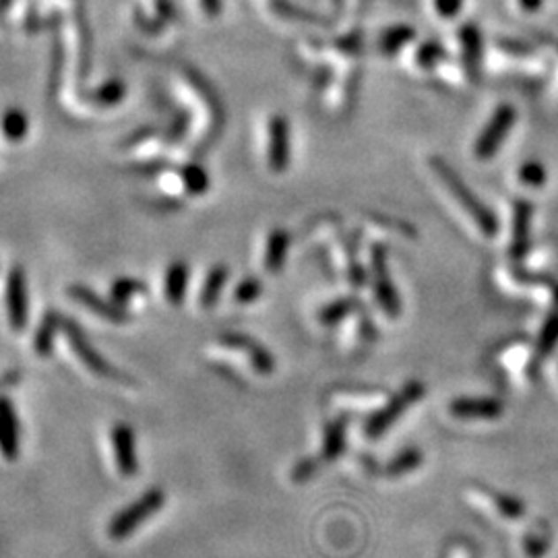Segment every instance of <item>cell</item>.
<instances>
[{
    "label": "cell",
    "instance_id": "obj_1",
    "mask_svg": "<svg viewBox=\"0 0 558 558\" xmlns=\"http://www.w3.org/2000/svg\"><path fill=\"white\" fill-rule=\"evenodd\" d=\"M431 168L434 174L440 178V182L445 184L447 191H449L453 197L459 201V205L470 213V218L474 219V224L478 225V228H480L486 236H494L496 230H499L496 216L493 213V210H488V207L478 199V195L463 182V178L459 176L443 157H431Z\"/></svg>",
    "mask_w": 558,
    "mask_h": 558
},
{
    "label": "cell",
    "instance_id": "obj_2",
    "mask_svg": "<svg viewBox=\"0 0 558 558\" xmlns=\"http://www.w3.org/2000/svg\"><path fill=\"white\" fill-rule=\"evenodd\" d=\"M164 502H165V494L162 488L147 490V493L141 494L137 501H133L131 505L114 515L108 525L110 538L116 539V542H118V539L131 538L147 519H151L153 515L164 507Z\"/></svg>",
    "mask_w": 558,
    "mask_h": 558
},
{
    "label": "cell",
    "instance_id": "obj_3",
    "mask_svg": "<svg viewBox=\"0 0 558 558\" xmlns=\"http://www.w3.org/2000/svg\"><path fill=\"white\" fill-rule=\"evenodd\" d=\"M426 394V385L422 381H409L406 387H403L395 397H391V401L383 409L372 416L371 420L366 422L364 434L368 439H378L381 434L389 431L391 426L395 424L397 420L401 418L403 414L408 412L409 408L414 406L416 401H420Z\"/></svg>",
    "mask_w": 558,
    "mask_h": 558
},
{
    "label": "cell",
    "instance_id": "obj_4",
    "mask_svg": "<svg viewBox=\"0 0 558 558\" xmlns=\"http://www.w3.org/2000/svg\"><path fill=\"white\" fill-rule=\"evenodd\" d=\"M63 331L66 335V341H69V346L73 348V352L77 354V358L81 360L83 364L88 366L91 372H94V375L103 377V378H112V381L133 385L131 377H126L125 372H120L118 368L110 364V362L103 358L102 354H97V349L91 346V341L88 340V337H85L83 329L79 327L75 321H66V318H63Z\"/></svg>",
    "mask_w": 558,
    "mask_h": 558
},
{
    "label": "cell",
    "instance_id": "obj_5",
    "mask_svg": "<svg viewBox=\"0 0 558 558\" xmlns=\"http://www.w3.org/2000/svg\"><path fill=\"white\" fill-rule=\"evenodd\" d=\"M515 120H517V112L511 103H502L494 110L493 118L488 120V125L484 126V131L478 137L474 145V153L478 159L486 162V159H493L499 151V147L505 143L508 131H511Z\"/></svg>",
    "mask_w": 558,
    "mask_h": 558
},
{
    "label": "cell",
    "instance_id": "obj_6",
    "mask_svg": "<svg viewBox=\"0 0 558 558\" xmlns=\"http://www.w3.org/2000/svg\"><path fill=\"white\" fill-rule=\"evenodd\" d=\"M371 267H372V284H375V296L381 304V309L387 312L391 318H397L401 315V298L397 294L394 279L389 275L387 265V248L381 244L372 247L371 253Z\"/></svg>",
    "mask_w": 558,
    "mask_h": 558
},
{
    "label": "cell",
    "instance_id": "obj_7",
    "mask_svg": "<svg viewBox=\"0 0 558 558\" xmlns=\"http://www.w3.org/2000/svg\"><path fill=\"white\" fill-rule=\"evenodd\" d=\"M292 157V133H290V122L286 116H273L269 120V147H267V162L271 165L273 172L287 170Z\"/></svg>",
    "mask_w": 558,
    "mask_h": 558
},
{
    "label": "cell",
    "instance_id": "obj_8",
    "mask_svg": "<svg viewBox=\"0 0 558 558\" xmlns=\"http://www.w3.org/2000/svg\"><path fill=\"white\" fill-rule=\"evenodd\" d=\"M7 310L9 323L15 331H23L27 325L29 315V296H27V278L21 267H15L7 278Z\"/></svg>",
    "mask_w": 558,
    "mask_h": 558
},
{
    "label": "cell",
    "instance_id": "obj_9",
    "mask_svg": "<svg viewBox=\"0 0 558 558\" xmlns=\"http://www.w3.org/2000/svg\"><path fill=\"white\" fill-rule=\"evenodd\" d=\"M112 449L116 468L125 478H133L139 474V457L137 443H134V431L125 422H118L112 428Z\"/></svg>",
    "mask_w": 558,
    "mask_h": 558
},
{
    "label": "cell",
    "instance_id": "obj_10",
    "mask_svg": "<svg viewBox=\"0 0 558 558\" xmlns=\"http://www.w3.org/2000/svg\"><path fill=\"white\" fill-rule=\"evenodd\" d=\"M21 453V424L9 397H0V455L15 462Z\"/></svg>",
    "mask_w": 558,
    "mask_h": 558
},
{
    "label": "cell",
    "instance_id": "obj_11",
    "mask_svg": "<svg viewBox=\"0 0 558 558\" xmlns=\"http://www.w3.org/2000/svg\"><path fill=\"white\" fill-rule=\"evenodd\" d=\"M449 412L459 420H496L505 412V403L494 397H459Z\"/></svg>",
    "mask_w": 558,
    "mask_h": 558
},
{
    "label": "cell",
    "instance_id": "obj_12",
    "mask_svg": "<svg viewBox=\"0 0 558 558\" xmlns=\"http://www.w3.org/2000/svg\"><path fill=\"white\" fill-rule=\"evenodd\" d=\"M219 343L225 348L241 349V352L247 354L250 364H253V368L259 372V375H271L273 372V368H275L273 355L269 354L259 341H255L253 337H248L244 333H224L222 337H219Z\"/></svg>",
    "mask_w": 558,
    "mask_h": 558
},
{
    "label": "cell",
    "instance_id": "obj_13",
    "mask_svg": "<svg viewBox=\"0 0 558 558\" xmlns=\"http://www.w3.org/2000/svg\"><path fill=\"white\" fill-rule=\"evenodd\" d=\"M533 219V205L527 199L515 201L513 205V241H511V256L513 259H524L530 250V230Z\"/></svg>",
    "mask_w": 558,
    "mask_h": 558
},
{
    "label": "cell",
    "instance_id": "obj_14",
    "mask_svg": "<svg viewBox=\"0 0 558 558\" xmlns=\"http://www.w3.org/2000/svg\"><path fill=\"white\" fill-rule=\"evenodd\" d=\"M69 296L75 298L79 304L88 306L89 310H94L96 315L103 317V318H106V321H112V323H128V321H131V315H128V312L122 309L120 304L106 302V300H102L96 292H91L89 287L71 286L69 287Z\"/></svg>",
    "mask_w": 558,
    "mask_h": 558
},
{
    "label": "cell",
    "instance_id": "obj_15",
    "mask_svg": "<svg viewBox=\"0 0 558 558\" xmlns=\"http://www.w3.org/2000/svg\"><path fill=\"white\" fill-rule=\"evenodd\" d=\"M188 278H191V271H188V265L184 261L170 263L168 269H165L164 292H165V298L170 300V304H174V306L182 304L184 296H187Z\"/></svg>",
    "mask_w": 558,
    "mask_h": 558
},
{
    "label": "cell",
    "instance_id": "obj_16",
    "mask_svg": "<svg viewBox=\"0 0 558 558\" xmlns=\"http://www.w3.org/2000/svg\"><path fill=\"white\" fill-rule=\"evenodd\" d=\"M471 502L482 507H494L505 519H521L525 515V505L519 499H515V496L486 494L482 490H471Z\"/></svg>",
    "mask_w": 558,
    "mask_h": 558
},
{
    "label": "cell",
    "instance_id": "obj_17",
    "mask_svg": "<svg viewBox=\"0 0 558 558\" xmlns=\"http://www.w3.org/2000/svg\"><path fill=\"white\" fill-rule=\"evenodd\" d=\"M292 236L290 232L286 230H273L267 238V248H265V269L267 273L278 275L281 273V269L286 265L287 259V250H290Z\"/></svg>",
    "mask_w": 558,
    "mask_h": 558
},
{
    "label": "cell",
    "instance_id": "obj_18",
    "mask_svg": "<svg viewBox=\"0 0 558 558\" xmlns=\"http://www.w3.org/2000/svg\"><path fill=\"white\" fill-rule=\"evenodd\" d=\"M459 42H462V50H463V60L465 66H468V73L471 77H478V71H480V60H482V34L476 26L462 27L459 32Z\"/></svg>",
    "mask_w": 558,
    "mask_h": 558
},
{
    "label": "cell",
    "instance_id": "obj_19",
    "mask_svg": "<svg viewBox=\"0 0 558 558\" xmlns=\"http://www.w3.org/2000/svg\"><path fill=\"white\" fill-rule=\"evenodd\" d=\"M58 329H63V317H60L57 310H50L44 317V321H42L38 331H35V337H34L35 354L42 355V358H48V355L52 354L54 340H57Z\"/></svg>",
    "mask_w": 558,
    "mask_h": 558
},
{
    "label": "cell",
    "instance_id": "obj_20",
    "mask_svg": "<svg viewBox=\"0 0 558 558\" xmlns=\"http://www.w3.org/2000/svg\"><path fill=\"white\" fill-rule=\"evenodd\" d=\"M230 278V269L225 265H216L207 273V278L203 281V287H201L199 294V304L203 309H213L218 304L219 296H222L225 281Z\"/></svg>",
    "mask_w": 558,
    "mask_h": 558
},
{
    "label": "cell",
    "instance_id": "obj_21",
    "mask_svg": "<svg viewBox=\"0 0 558 558\" xmlns=\"http://www.w3.org/2000/svg\"><path fill=\"white\" fill-rule=\"evenodd\" d=\"M0 133L11 143H19L29 133V118L21 108H9L0 114Z\"/></svg>",
    "mask_w": 558,
    "mask_h": 558
},
{
    "label": "cell",
    "instance_id": "obj_22",
    "mask_svg": "<svg viewBox=\"0 0 558 558\" xmlns=\"http://www.w3.org/2000/svg\"><path fill=\"white\" fill-rule=\"evenodd\" d=\"M343 447H346V418L331 422L325 431L323 439V449H321V463L325 462H335L341 455Z\"/></svg>",
    "mask_w": 558,
    "mask_h": 558
},
{
    "label": "cell",
    "instance_id": "obj_23",
    "mask_svg": "<svg viewBox=\"0 0 558 558\" xmlns=\"http://www.w3.org/2000/svg\"><path fill=\"white\" fill-rule=\"evenodd\" d=\"M414 38H416L414 27L395 26L381 35V40H378V48H381V52L387 54V57H395V54L400 52L401 48H406Z\"/></svg>",
    "mask_w": 558,
    "mask_h": 558
},
{
    "label": "cell",
    "instance_id": "obj_24",
    "mask_svg": "<svg viewBox=\"0 0 558 558\" xmlns=\"http://www.w3.org/2000/svg\"><path fill=\"white\" fill-rule=\"evenodd\" d=\"M422 459H424V455H422L420 449H406L403 453H400L397 457L391 459L387 465H385L383 474L389 476V478L406 476V474H409V471L420 468Z\"/></svg>",
    "mask_w": 558,
    "mask_h": 558
},
{
    "label": "cell",
    "instance_id": "obj_25",
    "mask_svg": "<svg viewBox=\"0 0 558 558\" xmlns=\"http://www.w3.org/2000/svg\"><path fill=\"white\" fill-rule=\"evenodd\" d=\"M178 174L182 178L184 188L191 195H205L207 188H210V176H207V172L201 168V165H182V168L178 170Z\"/></svg>",
    "mask_w": 558,
    "mask_h": 558
},
{
    "label": "cell",
    "instance_id": "obj_26",
    "mask_svg": "<svg viewBox=\"0 0 558 558\" xmlns=\"http://www.w3.org/2000/svg\"><path fill=\"white\" fill-rule=\"evenodd\" d=\"M355 309H358V300L355 298L335 300V302L327 304L321 312H318V321H321L323 325H337V323H341L348 315H352Z\"/></svg>",
    "mask_w": 558,
    "mask_h": 558
},
{
    "label": "cell",
    "instance_id": "obj_27",
    "mask_svg": "<svg viewBox=\"0 0 558 558\" xmlns=\"http://www.w3.org/2000/svg\"><path fill=\"white\" fill-rule=\"evenodd\" d=\"M556 346H558V310H554L548 318H546L544 327H542V331H539L538 354L548 355V354L554 352Z\"/></svg>",
    "mask_w": 558,
    "mask_h": 558
},
{
    "label": "cell",
    "instance_id": "obj_28",
    "mask_svg": "<svg viewBox=\"0 0 558 558\" xmlns=\"http://www.w3.org/2000/svg\"><path fill=\"white\" fill-rule=\"evenodd\" d=\"M125 94H126L125 83H122L120 79H112V81L103 83L102 88H97L94 94H91V100H94L96 103H100V106H116V103L125 97Z\"/></svg>",
    "mask_w": 558,
    "mask_h": 558
},
{
    "label": "cell",
    "instance_id": "obj_29",
    "mask_svg": "<svg viewBox=\"0 0 558 558\" xmlns=\"http://www.w3.org/2000/svg\"><path fill=\"white\" fill-rule=\"evenodd\" d=\"M147 287L143 281L133 279V278H120L112 284V300L116 304H125L128 298L134 296V294H145Z\"/></svg>",
    "mask_w": 558,
    "mask_h": 558
},
{
    "label": "cell",
    "instance_id": "obj_30",
    "mask_svg": "<svg viewBox=\"0 0 558 558\" xmlns=\"http://www.w3.org/2000/svg\"><path fill=\"white\" fill-rule=\"evenodd\" d=\"M271 9L278 15L286 17V19H300V21H304V23H315V26H325L323 19H318V17L309 13V11H302V9L294 7V4L287 3V0H273Z\"/></svg>",
    "mask_w": 558,
    "mask_h": 558
},
{
    "label": "cell",
    "instance_id": "obj_31",
    "mask_svg": "<svg viewBox=\"0 0 558 558\" xmlns=\"http://www.w3.org/2000/svg\"><path fill=\"white\" fill-rule=\"evenodd\" d=\"M263 281L259 278H244L234 290V300L241 304H253L261 298Z\"/></svg>",
    "mask_w": 558,
    "mask_h": 558
},
{
    "label": "cell",
    "instance_id": "obj_32",
    "mask_svg": "<svg viewBox=\"0 0 558 558\" xmlns=\"http://www.w3.org/2000/svg\"><path fill=\"white\" fill-rule=\"evenodd\" d=\"M519 178H521V182L527 184V187L539 188L548 176H546V168L542 164L536 162V159H530V162H525L519 168Z\"/></svg>",
    "mask_w": 558,
    "mask_h": 558
},
{
    "label": "cell",
    "instance_id": "obj_33",
    "mask_svg": "<svg viewBox=\"0 0 558 558\" xmlns=\"http://www.w3.org/2000/svg\"><path fill=\"white\" fill-rule=\"evenodd\" d=\"M445 58L443 46L437 44V42H426V44L420 46L418 54H416V63L424 69H432L434 65H439L440 60Z\"/></svg>",
    "mask_w": 558,
    "mask_h": 558
},
{
    "label": "cell",
    "instance_id": "obj_34",
    "mask_svg": "<svg viewBox=\"0 0 558 558\" xmlns=\"http://www.w3.org/2000/svg\"><path fill=\"white\" fill-rule=\"evenodd\" d=\"M524 546H525L527 556H531V558L544 556L546 548H548V530L544 527L542 531H530L527 533Z\"/></svg>",
    "mask_w": 558,
    "mask_h": 558
},
{
    "label": "cell",
    "instance_id": "obj_35",
    "mask_svg": "<svg viewBox=\"0 0 558 558\" xmlns=\"http://www.w3.org/2000/svg\"><path fill=\"white\" fill-rule=\"evenodd\" d=\"M318 468H321V459H318V457L302 459V462H298L296 465H294L292 480L294 482H306V480H309V478H312V476L317 474Z\"/></svg>",
    "mask_w": 558,
    "mask_h": 558
},
{
    "label": "cell",
    "instance_id": "obj_36",
    "mask_svg": "<svg viewBox=\"0 0 558 558\" xmlns=\"http://www.w3.org/2000/svg\"><path fill=\"white\" fill-rule=\"evenodd\" d=\"M440 17H455L463 7V0H434Z\"/></svg>",
    "mask_w": 558,
    "mask_h": 558
},
{
    "label": "cell",
    "instance_id": "obj_37",
    "mask_svg": "<svg viewBox=\"0 0 558 558\" xmlns=\"http://www.w3.org/2000/svg\"><path fill=\"white\" fill-rule=\"evenodd\" d=\"M207 17H219L224 11V0H199Z\"/></svg>",
    "mask_w": 558,
    "mask_h": 558
},
{
    "label": "cell",
    "instance_id": "obj_38",
    "mask_svg": "<svg viewBox=\"0 0 558 558\" xmlns=\"http://www.w3.org/2000/svg\"><path fill=\"white\" fill-rule=\"evenodd\" d=\"M544 0H519L521 9L527 11V13H536V11H539V7H542Z\"/></svg>",
    "mask_w": 558,
    "mask_h": 558
},
{
    "label": "cell",
    "instance_id": "obj_39",
    "mask_svg": "<svg viewBox=\"0 0 558 558\" xmlns=\"http://www.w3.org/2000/svg\"><path fill=\"white\" fill-rule=\"evenodd\" d=\"M9 3H11V0H0V11H7Z\"/></svg>",
    "mask_w": 558,
    "mask_h": 558
}]
</instances>
